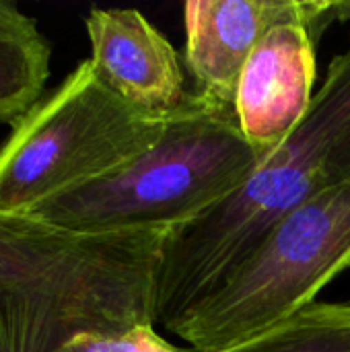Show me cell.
<instances>
[{
	"mask_svg": "<svg viewBox=\"0 0 350 352\" xmlns=\"http://www.w3.org/2000/svg\"><path fill=\"white\" fill-rule=\"evenodd\" d=\"M78 332H111L45 299L0 291V352H50Z\"/></svg>",
	"mask_w": 350,
	"mask_h": 352,
	"instance_id": "10",
	"label": "cell"
},
{
	"mask_svg": "<svg viewBox=\"0 0 350 352\" xmlns=\"http://www.w3.org/2000/svg\"><path fill=\"white\" fill-rule=\"evenodd\" d=\"M169 233L87 235L0 212V291L64 305L111 332L157 326V272Z\"/></svg>",
	"mask_w": 350,
	"mask_h": 352,
	"instance_id": "5",
	"label": "cell"
},
{
	"mask_svg": "<svg viewBox=\"0 0 350 352\" xmlns=\"http://www.w3.org/2000/svg\"><path fill=\"white\" fill-rule=\"evenodd\" d=\"M85 27L93 72L122 101L151 116H169L188 103L177 52L142 12L91 8Z\"/></svg>",
	"mask_w": 350,
	"mask_h": 352,
	"instance_id": "8",
	"label": "cell"
},
{
	"mask_svg": "<svg viewBox=\"0 0 350 352\" xmlns=\"http://www.w3.org/2000/svg\"><path fill=\"white\" fill-rule=\"evenodd\" d=\"M50 41L14 2L0 0V124H19L50 76Z\"/></svg>",
	"mask_w": 350,
	"mask_h": 352,
	"instance_id": "9",
	"label": "cell"
},
{
	"mask_svg": "<svg viewBox=\"0 0 350 352\" xmlns=\"http://www.w3.org/2000/svg\"><path fill=\"white\" fill-rule=\"evenodd\" d=\"M350 184V47L338 54L299 126L250 179L163 243L155 324L173 326L293 208Z\"/></svg>",
	"mask_w": 350,
	"mask_h": 352,
	"instance_id": "1",
	"label": "cell"
},
{
	"mask_svg": "<svg viewBox=\"0 0 350 352\" xmlns=\"http://www.w3.org/2000/svg\"><path fill=\"white\" fill-rule=\"evenodd\" d=\"M258 165L235 109L190 93L155 144L29 214L87 235L173 231L227 200Z\"/></svg>",
	"mask_w": 350,
	"mask_h": 352,
	"instance_id": "2",
	"label": "cell"
},
{
	"mask_svg": "<svg viewBox=\"0 0 350 352\" xmlns=\"http://www.w3.org/2000/svg\"><path fill=\"white\" fill-rule=\"evenodd\" d=\"M52 352H190L167 342L155 326H136L124 332H78Z\"/></svg>",
	"mask_w": 350,
	"mask_h": 352,
	"instance_id": "12",
	"label": "cell"
},
{
	"mask_svg": "<svg viewBox=\"0 0 350 352\" xmlns=\"http://www.w3.org/2000/svg\"><path fill=\"white\" fill-rule=\"evenodd\" d=\"M217 352H350V303L316 301L287 322Z\"/></svg>",
	"mask_w": 350,
	"mask_h": 352,
	"instance_id": "11",
	"label": "cell"
},
{
	"mask_svg": "<svg viewBox=\"0 0 350 352\" xmlns=\"http://www.w3.org/2000/svg\"><path fill=\"white\" fill-rule=\"evenodd\" d=\"M338 21V0H190L184 4L186 66L206 101L235 109L241 70L266 31L301 23L314 39Z\"/></svg>",
	"mask_w": 350,
	"mask_h": 352,
	"instance_id": "6",
	"label": "cell"
},
{
	"mask_svg": "<svg viewBox=\"0 0 350 352\" xmlns=\"http://www.w3.org/2000/svg\"><path fill=\"white\" fill-rule=\"evenodd\" d=\"M316 76V39L301 23L272 27L254 47L239 76L235 118L260 161L309 111Z\"/></svg>",
	"mask_w": 350,
	"mask_h": 352,
	"instance_id": "7",
	"label": "cell"
},
{
	"mask_svg": "<svg viewBox=\"0 0 350 352\" xmlns=\"http://www.w3.org/2000/svg\"><path fill=\"white\" fill-rule=\"evenodd\" d=\"M173 113L134 109L80 62L0 146V212L29 214L118 169L155 144Z\"/></svg>",
	"mask_w": 350,
	"mask_h": 352,
	"instance_id": "4",
	"label": "cell"
},
{
	"mask_svg": "<svg viewBox=\"0 0 350 352\" xmlns=\"http://www.w3.org/2000/svg\"><path fill=\"white\" fill-rule=\"evenodd\" d=\"M350 268V184L293 208L169 334L217 352L287 322Z\"/></svg>",
	"mask_w": 350,
	"mask_h": 352,
	"instance_id": "3",
	"label": "cell"
}]
</instances>
